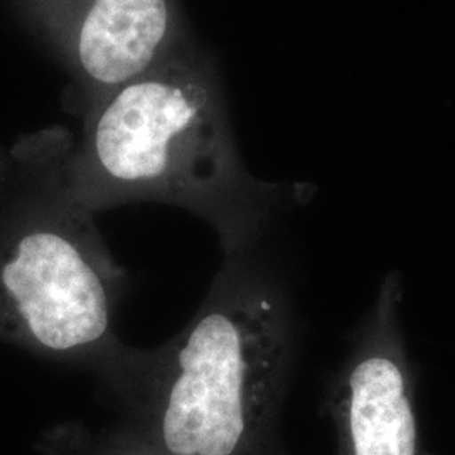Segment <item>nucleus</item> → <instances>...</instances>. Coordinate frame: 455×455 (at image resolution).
Listing matches in <instances>:
<instances>
[{"label":"nucleus","mask_w":455,"mask_h":455,"mask_svg":"<svg viewBox=\"0 0 455 455\" xmlns=\"http://www.w3.org/2000/svg\"><path fill=\"white\" fill-rule=\"evenodd\" d=\"M75 16L73 61L105 95L164 63L176 33L171 0H82Z\"/></svg>","instance_id":"obj_5"},{"label":"nucleus","mask_w":455,"mask_h":455,"mask_svg":"<svg viewBox=\"0 0 455 455\" xmlns=\"http://www.w3.org/2000/svg\"><path fill=\"white\" fill-rule=\"evenodd\" d=\"M88 212L51 193L0 238V334L108 381L131 346L116 334L127 274Z\"/></svg>","instance_id":"obj_3"},{"label":"nucleus","mask_w":455,"mask_h":455,"mask_svg":"<svg viewBox=\"0 0 455 455\" xmlns=\"http://www.w3.org/2000/svg\"><path fill=\"white\" fill-rule=\"evenodd\" d=\"M295 355L292 299L257 248L225 255L193 319L129 347L107 381L165 455H287L276 423Z\"/></svg>","instance_id":"obj_1"},{"label":"nucleus","mask_w":455,"mask_h":455,"mask_svg":"<svg viewBox=\"0 0 455 455\" xmlns=\"http://www.w3.org/2000/svg\"><path fill=\"white\" fill-rule=\"evenodd\" d=\"M60 172L88 212L156 201L195 212L225 255L255 250L287 196L246 172L210 80L167 60L98 98Z\"/></svg>","instance_id":"obj_2"},{"label":"nucleus","mask_w":455,"mask_h":455,"mask_svg":"<svg viewBox=\"0 0 455 455\" xmlns=\"http://www.w3.org/2000/svg\"><path fill=\"white\" fill-rule=\"evenodd\" d=\"M95 455H165L150 445L146 439L140 435L132 437V439H122L112 442L107 449L100 451Z\"/></svg>","instance_id":"obj_6"},{"label":"nucleus","mask_w":455,"mask_h":455,"mask_svg":"<svg viewBox=\"0 0 455 455\" xmlns=\"http://www.w3.org/2000/svg\"><path fill=\"white\" fill-rule=\"evenodd\" d=\"M402 297V276L391 272L331 381L324 410L336 427L338 455H435L419 422L417 378L400 323Z\"/></svg>","instance_id":"obj_4"}]
</instances>
